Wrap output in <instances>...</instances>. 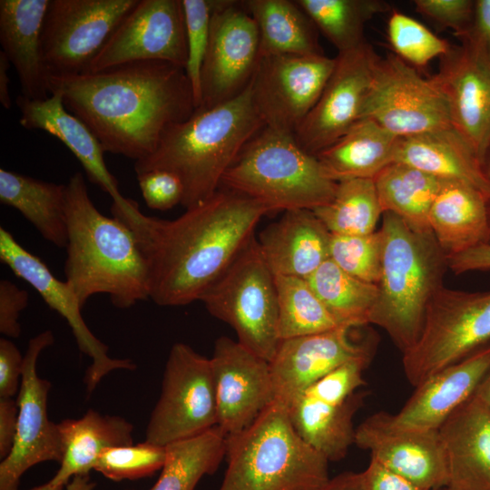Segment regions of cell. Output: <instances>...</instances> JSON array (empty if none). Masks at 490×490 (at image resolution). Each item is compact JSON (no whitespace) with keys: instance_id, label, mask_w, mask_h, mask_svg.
Segmentation results:
<instances>
[{"instance_id":"55","label":"cell","mask_w":490,"mask_h":490,"mask_svg":"<svg viewBox=\"0 0 490 490\" xmlns=\"http://www.w3.org/2000/svg\"><path fill=\"white\" fill-rule=\"evenodd\" d=\"M11 64L6 55L0 52V103L5 109L11 108V96L9 93L10 79L7 74Z\"/></svg>"},{"instance_id":"33","label":"cell","mask_w":490,"mask_h":490,"mask_svg":"<svg viewBox=\"0 0 490 490\" xmlns=\"http://www.w3.org/2000/svg\"><path fill=\"white\" fill-rule=\"evenodd\" d=\"M0 202L17 210L47 241L67 243L65 184L0 169Z\"/></svg>"},{"instance_id":"32","label":"cell","mask_w":490,"mask_h":490,"mask_svg":"<svg viewBox=\"0 0 490 490\" xmlns=\"http://www.w3.org/2000/svg\"><path fill=\"white\" fill-rule=\"evenodd\" d=\"M365 395L356 392L341 404H331L301 394L289 407L298 435L328 461L346 456L355 443L353 417L362 407Z\"/></svg>"},{"instance_id":"59","label":"cell","mask_w":490,"mask_h":490,"mask_svg":"<svg viewBox=\"0 0 490 490\" xmlns=\"http://www.w3.org/2000/svg\"><path fill=\"white\" fill-rule=\"evenodd\" d=\"M484 171H485V177L488 181V183L490 185V148L486 156ZM488 211H489V219H490V197L488 199Z\"/></svg>"},{"instance_id":"16","label":"cell","mask_w":490,"mask_h":490,"mask_svg":"<svg viewBox=\"0 0 490 490\" xmlns=\"http://www.w3.org/2000/svg\"><path fill=\"white\" fill-rule=\"evenodd\" d=\"M139 61H162L185 68L187 40L181 0H138L87 73Z\"/></svg>"},{"instance_id":"21","label":"cell","mask_w":490,"mask_h":490,"mask_svg":"<svg viewBox=\"0 0 490 490\" xmlns=\"http://www.w3.org/2000/svg\"><path fill=\"white\" fill-rule=\"evenodd\" d=\"M447 101L452 125L482 166L490 148V64L469 46H452L431 77Z\"/></svg>"},{"instance_id":"24","label":"cell","mask_w":490,"mask_h":490,"mask_svg":"<svg viewBox=\"0 0 490 490\" xmlns=\"http://www.w3.org/2000/svg\"><path fill=\"white\" fill-rule=\"evenodd\" d=\"M448 490H490V407L475 393L438 428Z\"/></svg>"},{"instance_id":"31","label":"cell","mask_w":490,"mask_h":490,"mask_svg":"<svg viewBox=\"0 0 490 490\" xmlns=\"http://www.w3.org/2000/svg\"><path fill=\"white\" fill-rule=\"evenodd\" d=\"M398 137L369 118L358 120L340 138L318 154L336 181L374 179L394 162Z\"/></svg>"},{"instance_id":"51","label":"cell","mask_w":490,"mask_h":490,"mask_svg":"<svg viewBox=\"0 0 490 490\" xmlns=\"http://www.w3.org/2000/svg\"><path fill=\"white\" fill-rule=\"evenodd\" d=\"M361 475L365 490H423L371 457Z\"/></svg>"},{"instance_id":"34","label":"cell","mask_w":490,"mask_h":490,"mask_svg":"<svg viewBox=\"0 0 490 490\" xmlns=\"http://www.w3.org/2000/svg\"><path fill=\"white\" fill-rule=\"evenodd\" d=\"M242 4L258 26L260 57L323 54L317 27L296 1L248 0Z\"/></svg>"},{"instance_id":"38","label":"cell","mask_w":490,"mask_h":490,"mask_svg":"<svg viewBox=\"0 0 490 490\" xmlns=\"http://www.w3.org/2000/svg\"><path fill=\"white\" fill-rule=\"evenodd\" d=\"M312 211L332 235L372 233L383 214L374 179L338 181L331 201Z\"/></svg>"},{"instance_id":"25","label":"cell","mask_w":490,"mask_h":490,"mask_svg":"<svg viewBox=\"0 0 490 490\" xmlns=\"http://www.w3.org/2000/svg\"><path fill=\"white\" fill-rule=\"evenodd\" d=\"M21 116L19 123L28 130H42L60 140L77 158L88 179L113 201L122 199L116 178L108 170L103 145L77 116L70 113L62 94L52 91L44 99H29L22 94L15 99Z\"/></svg>"},{"instance_id":"5","label":"cell","mask_w":490,"mask_h":490,"mask_svg":"<svg viewBox=\"0 0 490 490\" xmlns=\"http://www.w3.org/2000/svg\"><path fill=\"white\" fill-rule=\"evenodd\" d=\"M381 277L368 324L383 328L402 353L417 340L429 301L443 287L447 258L432 231L411 229L386 211Z\"/></svg>"},{"instance_id":"27","label":"cell","mask_w":490,"mask_h":490,"mask_svg":"<svg viewBox=\"0 0 490 490\" xmlns=\"http://www.w3.org/2000/svg\"><path fill=\"white\" fill-rule=\"evenodd\" d=\"M50 0H1L0 44L16 72L22 95L51 94L42 54V33Z\"/></svg>"},{"instance_id":"58","label":"cell","mask_w":490,"mask_h":490,"mask_svg":"<svg viewBox=\"0 0 490 490\" xmlns=\"http://www.w3.org/2000/svg\"><path fill=\"white\" fill-rule=\"evenodd\" d=\"M64 485H54L50 480L41 485L35 486L30 490H65Z\"/></svg>"},{"instance_id":"61","label":"cell","mask_w":490,"mask_h":490,"mask_svg":"<svg viewBox=\"0 0 490 490\" xmlns=\"http://www.w3.org/2000/svg\"><path fill=\"white\" fill-rule=\"evenodd\" d=\"M126 490H132V489H126Z\"/></svg>"},{"instance_id":"3","label":"cell","mask_w":490,"mask_h":490,"mask_svg":"<svg viewBox=\"0 0 490 490\" xmlns=\"http://www.w3.org/2000/svg\"><path fill=\"white\" fill-rule=\"evenodd\" d=\"M67 224L64 274L82 307L96 294L126 309L150 299L148 262L133 231L103 215L91 200L81 172L65 184Z\"/></svg>"},{"instance_id":"6","label":"cell","mask_w":490,"mask_h":490,"mask_svg":"<svg viewBox=\"0 0 490 490\" xmlns=\"http://www.w3.org/2000/svg\"><path fill=\"white\" fill-rule=\"evenodd\" d=\"M219 490H320L328 460L295 431L289 407L274 400L245 430L227 436Z\"/></svg>"},{"instance_id":"14","label":"cell","mask_w":490,"mask_h":490,"mask_svg":"<svg viewBox=\"0 0 490 490\" xmlns=\"http://www.w3.org/2000/svg\"><path fill=\"white\" fill-rule=\"evenodd\" d=\"M54 334L44 330L29 340L24 356L18 417L12 450L0 463V490H18L22 475L35 465L63 459L58 423L48 417L51 383L38 376L36 365L42 351L53 345Z\"/></svg>"},{"instance_id":"20","label":"cell","mask_w":490,"mask_h":490,"mask_svg":"<svg viewBox=\"0 0 490 490\" xmlns=\"http://www.w3.org/2000/svg\"><path fill=\"white\" fill-rule=\"evenodd\" d=\"M369 450L387 469L423 490L446 487V457L438 430H416L395 425L390 414L377 412L355 431V443Z\"/></svg>"},{"instance_id":"53","label":"cell","mask_w":490,"mask_h":490,"mask_svg":"<svg viewBox=\"0 0 490 490\" xmlns=\"http://www.w3.org/2000/svg\"><path fill=\"white\" fill-rule=\"evenodd\" d=\"M18 406L13 397H0V457L12 450L17 427Z\"/></svg>"},{"instance_id":"42","label":"cell","mask_w":490,"mask_h":490,"mask_svg":"<svg viewBox=\"0 0 490 490\" xmlns=\"http://www.w3.org/2000/svg\"><path fill=\"white\" fill-rule=\"evenodd\" d=\"M383 236L379 230L364 235H332L329 259L351 276L373 284L381 277Z\"/></svg>"},{"instance_id":"10","label":"cell","mask_w":490,"mask_h":490,"mask_svg":"<svg viewBox=\"0 0 490 490\" xmlns=\"http://www.w3.org/2000/svg\"><path fill=\"white\" fill-rule=\"evenodd\" d=\"M218 423L211 359L175 343L164 368L160 397L150 416L145 440L166 446L198 436Z\"/></svg>"},{"instance_id":"47","label":"cell","mask_w":490,"mask_h":490,"mask_svg":"<svg viewBox=\"0 0 490 490\" xmlns=\"http://www.w3.org/2000/svg\"><path fill=\"white\" fill-rule=\"evenodd\" d=\"M416 11L436 22L450 28L462 38L466 34L473 22L475 1L472 0H415Z\"/></svg>"},{"instance_id":"18","label":"cell","mask_w":490,"mask_h":490,"mask_svg":"<svg viewBox=\"0 0 490 490\" xmlns=\"http://www.w3.org/2000/svg\"><path fill=\"white\" fill-rule=\"evenodd\" d=\"M0 260L15 276L29 283L46 305L67 321L80 351L92 359L84 376L89 395L110 372L136 369L131 359L109 357L108 347L93 334L83 320V307L72 286L66 280L58 279L40 258L25 250L3 227L0 228Z\"/></svg>"},{"instance_id":"23","label":"cell","mask_w":490,"mask_h":490,"mask_svg":"<svg viewBox=\"0 0 490 490\" xmlns=\"http://www.w3.org/2000/svg\"><path fill=\"white\" fill-rule=\"evenodd\" d=\"M490 371V343L433 374L416 387L392 422L403 428L438 430L477 390Z\"/></svg>"},{"instance_id":"52","label":"cell","mask_w":490,"mask_h":490,"mask_svg":"<svg viewBox=\"0 0 490 490\" xmlns=\"http://www.w3.org/2000/svg\"><path fill=\"white\" fill-rule=\"evenodd\" d=\"M447 267L456 275L472 270H490V243L447 256Z\"/></svg>"},{"instance_id":"41","label":"cell","mask_w":490,"mask_h":490,"mask_svg":"<svg viewBox=\"0 0 490 490\" xmlns=\"http://www.w3.org/2000/svg\"><path fill=\"white\" fill-rule=\"evenodd\" d=\"M387 38L396 55L413 67H425L434 58L446 55L452 48L446 40L397 10H393L389 15Z\"/></svg>"},{"instance_id":"4","label":"cell","mask_w":490,"mask_h":490,"mask_svg":"<svg viewBox=\"0 0 490 490\" xmlns=\"http://www.w3.org/2000/svg\"><path fill=\"white\" fill-rule=\"evenodd\" d=\"M262 127L249 84L236 97L196 108L188 119L171 125L155 151L134 162L135 173L156 169L175 173L183 184L181 205L192 208L216 193L225 172Z\"/></svg>"},{"instance_id":"30","label":"cell","mask_w":490,"mask_h":490,"mask_svg":"<svg viewBox=\"0 0 490 490\" xmlns=\"http://www.w3.org/2000/svg\"><path fill=\"white\" fill-rule=\"evenodd\" d=\"M64 455L50 481L64 485L76 475H89L107 448L133 443V426L127 419L89 409L82 417L58 423Z\"/></svg>"},{"instance_id":"36","label":"cell","mask_w":490,"mask_h":490,"mask_svg":"<svg viewBox=\"0 0 490 490\" xmlns=\"http://www.w3.org/2000/svg\"><path fill=\"white\" fill-rule=\"evenodd\" d=\"M165 447L161 475L148 490H194L204 475L216 472L226 456L227 436L216 426Z\"/></svg>"},{"instance_id":"11","label":"cell","mask_w":490,"mask_h":490,"mask_svg":"<svg viewBox=\"0 0 490 490\" xmlns=\"http://www.w3.org/2000/svg\"><path fill=\"white\" fill-rule=\"evenodd\" d=\"M361 118L397 137L453 127L447 101L435 81L392 54L376 64Z\"/></svg>"},{"instance_id":"19","label":"cell","mask_w":490,"mask_h":490,"mask_svg":"<svg viewBox=\"0 0 490 490\" xmlns=\"http://www.w3.org/2000/svg\"><path fill=\"white\" fill-rule=\"evenodd\" d=\"M210 359L217 426L226 436H233L248 428L275 400L270 364L226 336L216 339Z\"/></svg>"},{"instance_id":"40","label":"cell","mask_w":490,"mask_h":490,"mask_svg":"<svg viewBox=\"0 0 490 490\" xmlns=\"http://www.w3.org/2000/svg\"><path fill=\"white\" fill-rule=\"evenodd\" d=\"M280 340L317 334L342 325L326 308L308 280L275 276Z\"/></svg>"},{"instance_id":"46","label":"cell","mask_w":490,"mask_h":490,"mask_svg":"<svg viewBox=\"0 0 490 490\" xmlns=\"http://www.w3.org/2000/svg\"><path fill=\"white\" fill-rule=\"evenodd\" d=\"M136 176L142 196L150 209L167 211L181 204L183 184L175 173L156 169Z\"/></svg>"},{"instance_id":"1","label":"cell","mask_w":490,"mask_h":490,"mask_svg":"<svg viewBox=\"0 0 490 490\" xmlns=\"http://www.w3.org/2000/svg\"><path fill=\"white\" fill-rule=\"evenodd\" d=\"M111 211L133 231L149 265L150 299L163 307L201 300L270 213L225 188L171 220L143 214L132 199Z\"/></svg>"},{"instance_id":"28","label":"cell","mask_w":490,"mask_h":490,"mask_svg":"<svg viewBox=\"0 0 490 490\" xmlns=\"http://www.w3.org/2000/svg\"><path fill=\"white\" fill-rule=\"evenodd\" d=\"M428 223L446 257L490 243L488 198L470 184L445 180Z\"/></svg>"},{"instance_id":"54","label":"cell","mask_w":490,"mask_h":490,"mask_svg":"<svg viewBox=\"0 0 490 490\" xmlns=\"http://www.w3.org/2000/svg\"><path fill=\"white\" fill-rule=\"evenodd\" d=\"M320 490H365L361 472H344L329 478Z\"/></svg>"},{"instance_id":"35","label":"cell","mask_w":490,"mask_h":490,"mask_svg":"<svg viewBox=\"0 0 490 490\" xmlns=\"http://www.w3.org/2000/svg\"><path fill=\"white\" fill-rule=\"evenodd\" d=\"M444 181L397 162L374 178L383 213H395L411 229L421 232L431 231L428 213Z\"/></svg>"},{"instance_id":"7","label":"cell","mask_w":490,"mask_h":490,"mask_svg":"<svg viewBox=\"0 0 490 490\" xmlns=\"http://www.w3.org/2000/svg\"><path fill=\"white\" fill-rule=\"evenodd\" d=\"M249 197L270 212L314 210L333 198L338 181L294 133L262 127L225 172L220 187Z\"/></svg>"},{"instance_id":"49","label":"cell","mask_w":490,"mask_h":490,"mask_svg":"<svg viewBox=\"0 0 490 490\" xmlns=\"http://www.w3.org/2000/svg\"><path fill=\"white\" fill-rule=\"evenodd\" d=\"M24 356L14 342L0 339V397L18 394L22 379Z\"/></svg>"},{"instance_id":"57","label":"cell","mask_w":490,"mask_h":490,"mask_svg":"<svg viewBox=\"0 0 490 490\" xmlns=\"http://www.w3.org/2000/svg\"><path fill=\"white\" fill-rule=\"evenodd\" d=\"M475 395L490 407V371L479 385Z\"/></svg>"},{"instance_id":"44","label":"cell","mask_w":490,"mask_h":490,"mask_svg":"<svg viewBox=\"0 0 490 490\" xmlns=\"http://www.w3.org/2000/svg\"><path fill=\"white\" fill-rule=\"evenodd\" d=\"M186 27L187 63L195 109L201 104V68L207 52L215 0H181Z\"/></svg>"},{"instance_id":"8","label":"cell","mask_w":490,"mask_h":490,"mask_svg":"<svg viewBox=\"0 0 490 490\" xmlns=\"http://www.w3.org/2000/svg\"><path fill=\"white\" fill-rule=\"evenodd\" d=\"M201 301L214 318L230 325L238 342L270 362L280 339L275 275L253 237Z\"/></svg>"},{"instance_id":"26","label":"cell","mask_w":490,"mask_h":490,"mask_svg":"<svg viewBox=\"0 0 490 490\" xmlns=\"http://www.w3.org/2000/svg\"><path fill=\"white\" fill-rule=\"evenodd\" d=\"M331 233L312 210L295 209L267 226L258 244L275 276L307 279L329 259Z\"/></svg>"},{"instance_id":"13","label":"cell","mask_w":490,"mask_h":490,"mask_svg":"<svg viewBox=\"0 0 490 490\" xmlns=\"http://www.w3.org/2000/svg\"><path fill=\"white\" fill-rule=\"evenodd\" d=\"M336 57L273 54L260 57L250 83L264 126L294 133L320 97Z\"/></svg>"},{"instance_id":"12","label":"cell","mask_w":490,"mask_h":490,"mask_svg":"<svg viewBox=\"0 0 490 490\" xmlns=\"http://www.w3.org/2000/svg\"><path fill=\"white\" fill-rule=\"evenodd\" d=\"M138 0H50L42 33L49 76L85 74Z\"/></svg>"},{"instance_id":"50","label":"cell","mask_w":490,"mask_h":490,"mask_svg":"<svg viewBox=\"0 0 490 490\" xmlns=\"http://www.w3.org/2000/svg\"><path fill=\"white\" fill-rule=\"evenodd\" d=\"M460 39L490 64V0L475 1L472 24Z\"/></svg>"},{"instance_id":"45","label":"cell","mask_w":490,"mask_h":490,"mask_svg":"<svg viewBox=\"0 0 490 490\" xmlns=\"http://www.w3.org/2000/svg\"><path fill=\"white\" fill-rule=\"evenodd\" d=\"M370 355L349 360L311 385L304 393L321 401L341 404L366 384L363 372Z\"/></svg>"},{"instance_id":"22","label":"cell","mask_w":490,"mask_h":490,"mask_svg":"<svg viewBox=\"0 0 490 490\" xmlns=\"http://www.w3.org/2000/svg\"><path fill=\"white\" fill-rule=\"evenodd\" d=\"M352 328L280 340L270 364L275 399L289 407L311 385L340 365L370 355L354 343Z\"/></svg>"},{"instance_id":"9","label":"cell","mask_w":490,"mask_h":490,"mask_svg":"<svg viewBox=\"0 0 490 490\" xmlns=\"http://www.w3.org/2000/svg\"><path fill=\"white\" fill-rule=\"evenodd\" d=\"M489 341L490 290L467 292L443 286L427 305L417 340L403 352L405 376L416 387Z\"/></svg>"},{"instance_id":"48","label":"cell","mask_w":490,"mask_h":490,"mask_svg":"<svg viewBox=\"0 0 490 490\" xmlns=\"http://www.w3.org/2000/svg\"><path fill=\"white\" fill-rule=\"evenodd\" d=\"M28 292L8 279L0 281V332L7 338L21 335L19 322L22 311L28 304Z\"/></svg>"},{"instance_id":"43","label":"cell","mask_w":490,"mask_h":490,"mask_svg":"<svg viewBox=\"0 0 490 490\" xmlns=\"http://www.w3.org/2000/svg\"><path fill=\"white\" fill-rule=\"evenodd\" d=\"M165 457V446L145 440L105 449L98 457L93 470L115 482L137 480L162 469Z\"/></svg>"},{"instance_id":"15","label":"cell","mask_w":490,"mask_h":490,"mask_svg":"<svg viewBox=\"0 0 490 490\" xmlns=\"http://www.w3.org/2000/svg\"><path fill=\"white\" fill-rule=\"evenodd\" d=\"M260 59L258 26L242 2L215 0L201 68L200 107L218 105L242 93Z\"/></svg>"},{"instance_id":"60","label":"cell","mask_w":490,"mask_h":490,"mask_svg":"<svg viewBox=\"0 0 490 490\" xmlns=\"http://www.w3.org/2000/svg\"><path fill=\"white\" fill-rule=\"evenodd\" d=\"M437 490H448L446 487H442L440 489H437Z\"/></svg>"},{"instance_id":"29","label":"cell","mask_w":490,"mask_h":490,"mask_svg":"<svg viewBox=\"0 0 490 490\" xmlns=\"http://www.w3.org/2000/svg\"><path fill=\"white\" fill-rule=\"evenodd\" d=\"M394 162H401L441 180L460 181L490 197L484 167L466 141L449 127L407 137H398Z\"/></svg>"},{"instance_id":"39","label":"cell","mask_w":490,"mask_h":490,"mask_svg":"<svg viewBox=\"0 0 490 490\" xmlns=\"http://www.w3.org/2000/svg\"><path fill=\"white\" fill-rule=\"evenodd\" d=\"M318 30L338 53L355 49L367 42L366 24L386 12L389 5L382 0H296Z\"/></svg>"},{"instance_id":"2","label":"cell","mask_w":490,"mask_h":490,"mask_svg":"<svg viewBox=\"0 0 490 490\" xmlns=\"http://www.w3.org/2000/svg\"><path fill=\"white\" fill-rule=\"evenodd\" d=\"M66 109L82 120L105 152L134 162L151 155L163 132L195 110L185 68L139 61L96 73L49 76Z\"/></svg>"},{"instance_id":"56","label":"cell","mask_w":490,"mask_h":490,"mask_svg":"<svg viewBox=\"0 0 490 490\" xmlns=\"http://www.w3.org/2000/svg\"><path fill=\"white\" fill-rule=\"evenodd\" d=\"M95 483L89 475H76L66 485L65 490H93Z\"/></svg>"},{"instance_id":"17","label":"cell","mask_w":490,"mask_h":490,"mask_svg":"<svg viewBox=\"0 0 490 490\" xmlns=\"http://www.w3.org/2000/svg\"><path fill=\"white\" fill-rule=\"evenodd\" d=\"M378 58L368 42L338 53L320 97L294 132L302 149L318 154L359 120Z\"/></svg>"},{"instance_id":"37","label":"cell","mask_w":490,"mask_h":490,"mask_svg":"<svg viewBox=\"0 0 490 490\" xmlns=\"http://www.w3.org/2000/svg\"><path fill=\"white\" fill-rule=\"evenodd\" d=\"M330 313L351 328L368 324L378 295L377 284L360 280L340 269L330 259L307 279Z\"/></svg>"}]
</instances>
